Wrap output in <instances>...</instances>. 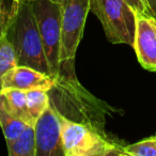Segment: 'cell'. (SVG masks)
Wrapping results in <instances>:
<instances>
[{
  "label": "cell",
  "instance_id": "e0dca14e",
  "mask_svg": "<svg viewBox=\"0 0 156 156\" xmlns=\"http://www.w3.org/2000/svg\"><path fill=\"white\" fill-rule=\"evenodd\" d=\"M10 10H7L3 0H0V39L5 35L8 23H9Z\"/></svg>",
  "mask_w": 156,
  "mask_h": 156
},
{
  "label": "cell",
  "instance_id": "8992f818",
  "mask_svg": "<svg viewBox=\"0 0 156 156\" xmlns=\"http://www.w3.org/2000/svg\"><path fill=\"white\" fill-rule=\"evenodd\" d=\"M40 35L43 41L50 73L54 78L60 74V48L62 34L61 7L54 0H29Z\"/></svg>",
  "mask_w": 156,
  "mask_h": 156
},
{
  "label": "cell",
  "instance_id": "8fae6325",
  "mask_svg": "<svg viewBox=\"0 0 156 156\" xmlns=\"http://www.w3.org/2000/svg\"><path fill=\"white\" fill-rule=\"evenodd\" d=\"M7 147L10 156H37L34 126L28 125L20 136Z\"/></svg>",
  "mask_w": 156,
  "mask_h": 156
},
{
  "label": "cell",
  "instance_id": "5b68a950",
  "mask_svg": "<svg viewBox=\"0 0 156 156\" xmlns=\"http://www.w3.org/2000/svg\"><path fill=\"white\" fill-rule=\"evenodd\" d=\"M90 12L98 16L110 43L133 47L136 14L125 0H90Z\"/></svg>",
  "mask_w": 156,
  "mask_h": 156
},
{
  "label": "cell",
  "instance_id": "4fadbf2b",
  "mask_svg": "<svg viewBox=\"0 0 156 156\" xmlns=\"http://www.w3.org/2000/svg\"><path fill=\"white\" fill-rule=\"evenodd\" d=\"M18 65L15 50L7 37L0 39V92L2 90V79L7 72Z\"/></svg>",
  "mask_w": 156,
  "mask_h": 156
},
{
  "label": "cell",
  "instance_id": "d6986e66",
  "mask_svg": "<svg viewBox=\"0 0 156 156\" xmlns=\"http://www.w3.org/2000/svg\"><path fill=\"white\" fill-rule=\"evenodd\" d=\"M24 1H27V0H13V2H12V5H17V3L24 2Z\"/></svg>",
  "mask_w": 156,
  "mask_h": 156
},
{
  "label": "cell",
  "instance_id": "2e32d148",
  "mask_svg": "<svg viewBox=\"0 0 156 156\" xmlns=\"http://www.w3.org/2000/svg\"><path fill=\"white\" fill-rule=\"evenodd\" d=\"M125 2L129 5L130 9L135 12V14L150 16L147 0H125Z\"/></svg>",
  "mask_w": 156,
  "mask_h": 156
},
{
  "label": "cell",
  "instance_id": "ba28073f",
  "mask_svg": "<svg viewBox=\"0 0 156 156\" xmlns=\"http://www.w3.org/2000/svg\"><path fill=\"white\" fill-rule=\"evenodd\" d=\"M133 48L141 66L150 72H156V23L152 16L136 14Z\"/></svg>",
  "mask_w": 156,
  "mask_h": 156
},
{
  "label": "cell",
  "instance_id": "7c38bea8",
  "mask_svg": "<svg viewBox=\"0 0 156 156\" xmlns=\"http://www.w3.org/2000/svg\"><path fill=\"white\" fill-rule=\"evenodd\" d=\"M0 126L2 128L5 142L8 145L20 136V133L28 126V124L12 115L3 106L2 101L0 100Z\"/></svg>",
  "mask_w": 156,
  "mask_h": 156
},
{
  "label": "cell",
  "instance_id": "44dd1931",
  "mask_svg": "<svg viewBox=\"0 0 156 156\" xmlns=\"http://www.w3.org/2000/svg\"><path fill=\"white\" fill-rule=\"evenodd\" d=\"M27 1H29V0H27ZM54 1H56V0H54Z\"/></svg>",
  "mask_w": 156,
  "mask_h": 156
},
{
  "label": "cell",
  "instance_id": "ac0fdd59",
  "mask_svg": "<svg viewBox=\"0 0 156 156\" xmlns=\"http://www.w3.org/2000/svg\"><path fill=\"white\" fill-rule=\"evenodd\" d=\"M147 5L150 12V16L156 18V0H147Z\"/></svg>",
  "mask_w": 156,
  "mask_h": 156
},
{
  "label": "cell",
  "instance_id": "52a82bcc",
  "mask_svg": "<svg viewBox=\"0 0 156 156\" xmlns=\"http://www.w3.org/2000/svg\"><path fill=\"white\" fill-rule=\"evenodd\" d=\"M37 156H64L62 126L59 113L51 105L34 124Z\"/></svg>",
  "mask_w": 156,
  "mask_h": 156
},
{
  "label": "cell",
  "instance_id": "9c48e42d",
  "mask_svg": "<svg viewBox=\"0 0 156 156\" xmlns=\"http://www.w3.org/2000/svg\"><path fill=\"white\" fill-rule=\"evenodd\" d=\"M56 85V78L27 65H16L5 73L2 79L3 88L30 91L44 90L49 91Z\"/></svg>",
  "mask_w": 156,
  "mask_h": 156
},
{
  "label": "cell",
  "instance_id": "ffe728a7",
  "mask_svg": "<svg viewBox=\"0 0 156 156\" xmlns=\"http://www.w3.org/2000/svg\"><path fill=\"white\" fill-rule=\"evenodd\" d=\"M153 20H155V23H156V18H154V17H153Z\"/></svg>",
  "mask_w": 156,
  "mask_h": 156
},
{
  "label": "cell",
  "instance_id": "3957f363",
  "mask_svg": "<svg viewBox=\"0 0 156 156\" xmlns=\"http://www.w3.org/2000/svg\"><path fill=\"white\" fill-rule=\"evenodd\" d=\"M59 113L64 156L125 155L124 147L92 126L75 122Z\"/></svg>",
  "mask_w": 156,
  "mask_h": 156
},
{
  "label": "cell",
  "instance_id": "30bf717a",
  "mask_svg": "<svg viewBox=\"0 0 156 156\" xmlns=\"http://www.w3.org/2000/svg\"><path fill=\"white\" fill-rule=\"evenodd\" d=\"M0 100L8 111L26 124L34 126L35 122L32 119L28 109L26 92L14 88H3L0 92Z\"/></svg>",
  "mask_w": 156,
  "mask_h": 156
},
{
  "label": "cell",
  "instance_id": "6da1fadb",
  "mask_svg": "<svg viewBox=\"0 0 156 156\" xmlns=\"http://www.w3.org/2000/svg\"><path fill=\"white\" fill-rule=\"evenodd\" d=\"M48 94L50 105L61 115L71 118L76 110L73 121L87 124L107 135L104 126L105 115L109 112V106L91 95L78 83L77 78L58 76L56 85Z\"/></svg>",
  "mask_w": 156,
  "mask_h": 156
},
{
  "label": "cell",
  "instance_id": "5bb4252c",
  "mask_svg": "<svg viewBox=\"0 0 156 156\" xmlns=\"http://www.w3.org/2000/svg\"><path fill=\"white\" fill-rule=\"evenodd\" d=\"M27 95V104L28 109L32 119L34 122L41 117V115L46 110L50 105L49 94L47 91L44 90H30V91H25Z\"/></svg>",
  "mask_w": 156,
  "mask_h": 156
},
{
  "label": "cell",
  "instance_id": "277c9868",
  "mask_svg": "<svg viewBox=\"0 0 156 156\" xmlns=\"http://www.w3.org/2000/svg\"><path fill=\"white\" fill-rule=\"evenodd\" d=\"M56 2L60 5L62 17L59 76L77 78L75 57L90 12V0H56Z\"/></svg>",
  "mask_w": 156,
  "mask_h": 156
},
{
  "label": "cell",
  "instance_id": "9a60e30c",
  "mask_svg": "<svg viewBox=\"0 0 156 156\" xmlns=\"http://www.w3.org/2000/svg\"><path fill=\"white\" fill-rule=\"evenodd\" d=\"M124 152L125 155L129 156H156V137L126 145L124 147Z\"/></svg>",
  "mask_w": 156,
  "mask_h": 156
},
{
  "label": "cell",
  "instance_id": "7a4b0ae2",
  "mask_svg": "<svg viewBox=\"0 0 156 156\" xmlns=\"http://www.w3.org/2000/svg\"><path fill=\"white\" fill-rule=\"evenodd\" d=\"M5 37L13 45L18 65H27L51 76L43 41L29 1L11 5Z\"/></svg>",
  "mask_w": 156,
  "mask_h": 156
}]
</instances>
